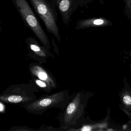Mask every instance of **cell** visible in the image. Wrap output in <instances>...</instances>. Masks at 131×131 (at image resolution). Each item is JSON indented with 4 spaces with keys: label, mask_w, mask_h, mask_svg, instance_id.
I'll return each mask as SVG.
<instances>
[{
    "label": "cell",
    "mask_w": 131,
    "mask_h": 131,
    "mask_svg": "<svg viewBox=\"0 0 131 131\" xmlns=\"http://www.w3.org/2000/svg\"><path fill=\"white\" fill-rule=\"evenodd\" d=\"M93 94L80 90L72 98L59 116L60 131H75L84 123L85 110L89 99Z\"/></svg>",
    "instance_id": "1"
},
{
    "label": "cell",
    "mask_w": 131,
    "mask_h": 131,
    "mask_svg": "<svg viewBox=\"0 0 131 131\" xmlns=\"http://www.w3.org/2000/svg\"><path fill=\"white\" fill-rule=\"evenodd\" d=\"M74 95H70L68 90H61L52 94L41 96L36 100L21 106L28 113L40 115L51 108L63 109L68 105Z\"/></svg>",
    "instance_id": "2"
},
{
    "label": "cell",
    "mask_w": 131,
    "mask_h": 131,
    "mask_svg": "<svg viewBox=\"0 0 131 131\" xmlns=\"http://www.w3.org/2000/svg\"><path fill=\"white\" fill-rule=\"evenodd\" d=\"M29 83L14 84L8 86L0 95L4 103L21 106L37 99L35 93L40 91L32 81Z\"/></svg>",
    "instance_id": "3"
},
{
    "label": "cell",
    "mask_w": 131,
    "mask_h": 131,
    "mask_svg": "<svg viewBox=\"0 0 131 131\" xmlns=\"http://www.w3.org/2000/svg\"><path fill=\"white\" fill-rule=\"evenodd\" d=\"M22 19L39 39L43 46L50 50V42L48 36L41 26L27 0H12Z\"/></svg>",
    "instance_id": "4"
},
{
    "label": "cell",
    "mask_w": 131,
    "mask_h": 131,
    "mask_svg": "<svg viewBox=\"0 0 131 131\" xmlns=\"http://www.w3.org/2000/svg\"><path fill=\"white\" fill-rule=\"evenodd\" d=\"M29 1L37 14L44 22L47 31L60 42L61 37L57 24V14L52 4L48 0Z\"/></svg>",
    "instance_id": "5"
},
{
    "label": "cell",
    "mask_w": 131,
    "mask_h": 131,
    "mask_svg": "<svg viewBox=\"0 0 131 131\" xmlns=\"http://www.w3.org/2000/svg\"><path fill=\"white\" fill-rule=\"evenodd\" d=\"M29 50L28 56L32 59L40 64L46 63L50 57L53 58L54 56L44 46H42L32 37L27 38L26 40Z\"/></svg>",
    "instance_id": "6"
},
{
    "label": "cell",
    "mask_w": 131,
    "mask_h": 131,
    "mask_svg": "<svg viewBox=\"0 0 131 131\" xmlns=\"http://www.w3.org/2000/svg\"><path fill=\"white\" fill-rule=\"evenodd\" d=\"M31 76L47 83L53 89L57 88V82L52 73L39 63L32 62L29 66Z\"/></svg>",
    "instance_id": "7"
},
{
    "label": "cell",
    "mask_w": 131,
    "mask_h": 131,
    "mask_svg": "<svg viewBox=\"0 0 131 131\" xmlns=\"http://www.w3.org/2000/svg\"><path fill=\"white\" fill-rule=\"evenodd\" d=\"M31 80L40 91H43L48 93H50L53 89L47 83L38 79L37 77L31 76Z\"/></svg>",
    "instance_id": "8"
},
{
    "label": "cell",
    "mask_w": 131,
    "mask_h": 131,
    "mask_svg": "<svg viewBox=\"0 0 131 131\" xmlns=\"http://www.w3.org/2000/svg\"><path fill=\"white\" fill-rule=\"evenodd\" d=\"M121 96L122 102L128 109L131 110V92L125 90Z\"/></svg>",
    "instance_id": "9"
},
{
    "label": "cell",
    "mask_w": 131,
    "mask_h": 131,
    "mask_svg": "<svg viewBox=\"0 0 131 131\" xmlns=\"http://www.w3.org/2000/svg\"><path fill=\"white\" fill-rule=\"evenodd\" d=\"M71 0H61L58 4V7L60 13H67L69 8L71 7Z\"/></svg>",
    "instance_id": "10"
},
{
    "label": "cell",
    "mask_w": 131,
    "mask_h": 131,
    "mask_svg": "<svg viewBox=\"0 0 131 131\" xmlns=\"http://www.w3.org/2000/svg\"><path fill=\"white\" fill-rule=\"evenodd\" d=\"M37 129H34L26 126H14L10 128L9 131H36Z\"/></svg>",
    "instance_id": "11"
},
{
    "label": "cell",
    "mask_w": 131,
    "mask_h": 131,
    "mask_svg": "<svg viewBox=\"0 0 131 131\" xmlns=\"http://www.w3.org/2000/svg\"><path fill=\"white\" fill-rule=\"evenodd\" d=\"M37 131H60L59 128H54L49 126L43 125Z\"/></svg>",
    "instance_id": "12"
},
{
    "label": "cell",
    "mask_w": 131,
    "mask_h": 131,
    "mask_svg": "<svg viewBox=\"0 0 131 131\" xmlns=\"http://www.w3.org/2000/svg\"><path fill=\"white\" fill-rule=\"evenodd\" d=\"M104 23V21L103 20L101 19H99L95 20L93 22V24L95 25H100L103 24Z\"/></svg>",
    "instance_id": "13"
}]
</instances>
